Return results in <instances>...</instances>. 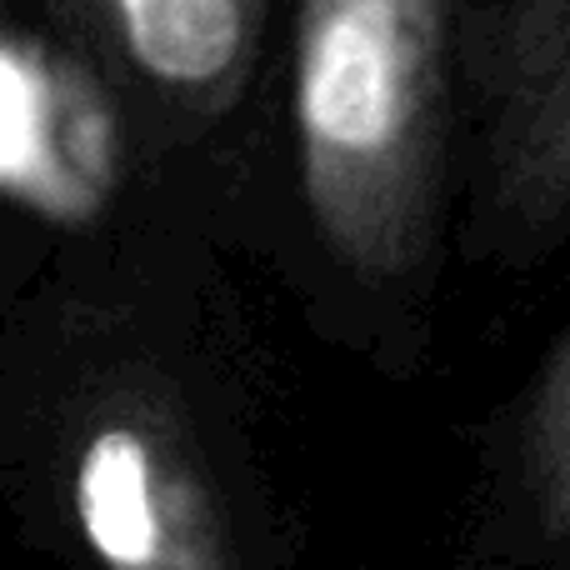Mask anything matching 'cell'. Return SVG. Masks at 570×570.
<instances>
[{
  "label": "cell",
  "mask_w": 570,
  "mask_h": 570,
  "mask_svg": "<svg viewBox=\"0 0 570 570\" xmlns=\"http://www.w3.org/2000/svg\"><path fill=\"white\" fill-rule=\"evenodd\" d=\"M216 240L156 236L0 285V511L56 570H301L311 511Z\"/></svg>",
  "instance_id": "6da1fadb"
},
{
  "label": "cell",
  "mask_w": 570,
  "mask_h": 570,
  "mask_svg": "<svg viewBox=\"0 0 570 570\" xmlns=\"http://www.w3.org/2000/svg\"><path fill=\"white\" fill-rule=\"evenodd\" d=\"M465 206L461 0H285L236 246L385 381L435 355Z\"/></svg>",
  "instance_id": "7a4b0ae2"
},
{
  "label": "cell",
  "mask_w": 570,
  "mask_h": 570,
  "mask_svg": "<svg viewBox=\"0 0 570 570\" xmlns=\"http://www.w3.org/2000/svg\"><path fill=\"white\" fill-rule=\"evenodd\" d=\"M0 285L46 261L96 256L156 236H206L226 246L196 196L150 156L126 96L26 0L0 20Z\"/></svg>",
  "instance_id": "3957f363"
},
{
  "label": "cell",
  "mask_w": 570,
  "mask_h": 570,
  "mask_svg": "<svg viewBox=\"0 0 570 570\" xmlns=\"http://www.w3.org/2000/svg\"><path fill=\"white\" fill-rule=\"evenodd\" d=\"M126 96L150 156L236 246L285 0H26Z\"/></svg>",
  "instance_id": "277c9868"
},
{
  "label": "cell",
  "mask_w": 570,
  "mask_h": 570,
  "mask_svg": "<svg viewBox=\"0 0 570 570\" xmlns=\"http://www.w3.org/2000/svg\"><path fill=\"white\" fill-rule=\"evenodd\" d=\"M461 261L535 276L570 246V0H461Z\"/></svg>",
  "instance_id": "5b68a950"
},
{
  "label": "cell",
  "mask_w": 570,
  "mask_h": 570,
  "mask_svg": "<svg viewBox=\"0 0 570 570\" xmlns=\"http://www.w3.org/2000/svg\"><path fill=\"white\" fill-rule=\"evenodd\" d=\"M451 570H570V315L475 425Z\"/></svg>",
  "instance_id": "8992f818"
}]
</instances>
